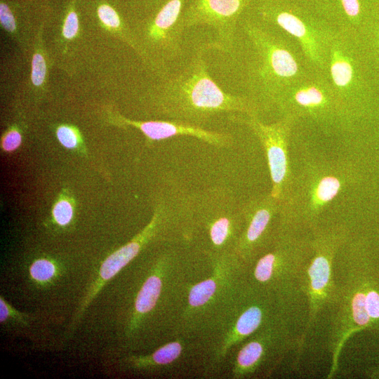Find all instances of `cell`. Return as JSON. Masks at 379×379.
<instances>
[{
    "instance_id": "cell-1",
    "label": "cell",
    "mask_w": 379,
    "mask_h": 379,
    "mask_svg": "<svg viewBox=\"0 0 379 379\" xmlns=\"http://www.w3.org/2000/svg\"><path fill=\"white\" fill-rule=\"evenodd\" d=\"M206 60L221 88L247 99L262 121L274 115L278 100L290 86L314 71L291 36L245 13L230 44L209 41Z\"/></svg>"
},
{
    "instance_id": "cell-2",
    "label": "cell",
    "mask_w": 379,
    "mask_h": 379,
    "mask_svg": "<svg viewBox=\"0 0 379 379\" xmlns=\"http://www.w3.org/2000/svg\"><path fill=\"white\" fill-rule=\"evenodd\" d=\"M209 42L197 44L179 65L161 77L152 98L164 120L206 128L225 114L258 117L247 99L227 93L213 79L206 60Z\"/></svg>"
},
{
    "instance_id": "cell-3",
    "label": "cell",
    "mask_w": 379,
    "mask_h": 379,
    "mask_svg": "<svg viewBox=\"0 0 379 379\" xmlns=\"http://www.w3.org/2000/svg\"><path fill=\"white\" fill-rule=\"evenodd\" d=\"M246 284V265L235 253L201 255L185 284L175 335L200 341Z\"/></svg>"
},
{
    "instance_id": "cell-4",
    "label": "cell",
    "mask_w": 379,
    "mask_h": 379,
    "mask_svg": "<svg viewBox=\"0 0 379 379\" xmlns=\"http://www.w3.org/2000/svg\"><path fill=\"white\" fill-rule=\"evenodd\" d=\"M361 178L358 164L352 160L305 159L280 204L277 230L310 232L321 225L326 207Z\"/></svg>"
},
{
    "instance_id": "cell-5",
    "label": "cell",
    "mask_w": 379,
    "mask_h": 379,
    "mask_svg": "<svg viewBox=\"0 0 379 379\" xmlns=\"http://www.w3.org/2000/svg\"><path fill=\"white\" fill-rule=\"evenodd\" d=\"M367 61L357 34L338 31L322 72L340 105L347 135L353 136L358 146L367 145L361 132L379 117L377 100L367 77Z\"/></svg>"
},
{
    "instance_id": "cell-6",
    "label": "cell",
    "mask_w": 379,
    "mask_h": 379,
    "mask_svg": "<svg viewBox=\"0 0 379 379\" xmlns=\"http://www.w3.org/2000/svg\"><path fill=\"white\" fill-rule=\"evenodd\" d=\"M295 306L246 284L200 340L203 365L214 371L227 361L232 351L262 327L281 319H294Z\"/></svg>"
},
{
    "instance_id": "cell-7",
    "label": "cell",
    "mask_w": 379,
    "mask_h": 379,
    "mask_svg": "<svg viewBox=\"0 0 379 379\" xmlns=\"http://www.w3.org/2000/svg\"><path fill=\"white\" fill-rule=\"evenodd\" d=\"M302 233L277 230L270 247L246 266L248 284L288 304L305 300V274L312 246L310 232Z\"/></svg>"
},
{
    "instance_id": "cell-8",
    "label": "cell",
    "mask_w": 379,
    "mask_h": 379,
    "mask_svg": "<svg viewBox=\"0 0 379 379\" xmlns=\"http://www.w3.org/2000/svg\"><path fill=\"white\" fill-rule=\"evenodd\" d=\"M189 204L192 246L208 258L235 253L244 227L241 203L216 187L190 195Z\"/></svg>"
},
{
    "instance_id": "cell-9",
    "label": "cell",
    "mask_w": 379,
    "mask_h": 379,
    "mask_svg": "<svg viewBox=\"0 0 379 379\" xmlns=\"http://www.w3.org/2000/svg\"><path fill=\"white\" fill-rule=\"evenodd\" d=\"M244 13L291 36L310 67L324 70L330 45L338 31L316 9L290 5L288 0H254Z\"/></svg>"
},
{
    "instance_id": "cell-10",
    "label": "cell",
    "mask_w": 379,
    "mask_h": 379,
    "mask_svg": "<svg viewBox=\"0 0 379 379\" xmlns=\"http://www.w3.org/2000/svg\"><path fill=\"white\" fill-rule=\"evenodd\" d=\"M349 236L347 226L341 223L321 224L310 232L312 255L306 267L304 286L307 317L302 343L319 317L330 311L338 300L335 262Z\"/></svg>"
},
{
    "instance_id": "cell-11",
    "label": "cell",
    "mask_w": 379,
    "mask_h": 379,
    "mask_svg": "<svg viewBox=\"0 0 379 379\" xmlns=\"http://www.w3.org/2000/svg\"><path fill=\"white\" fill-rule=\"evenodd\" d=\"M274 115L277 119L289 117L297 121L305 119L325 132L347 135L340 105L322 72L314 71L290 86L278 100Z\"/></svg>"
},
{
    "instance_id": "cell-12",
    "label": "cell",
    "mask_w": 379,
    "mask_h": 379,
    "mask_svg": "<svg viewBox=\"0 0 379 379\" xmlns=\"http://www.w3.org/2000/svg\"><path fill=\"white\" fill-rule=\"evenodd\" d=\"M188 1L164 0L146 13L139 25L138 51L160 77L179 65L185 57L180 20Z\"/></svg>"
},
{
    "instance_id": "cell-13",
    "label": "cell",
    "mask_w": 379,
    "mask_h": 379,
    "mask_svg": "<svg viewBox=\"0 0 379 379\" xmlns=\"http://www.w3.org/2000/svg\"><path fill=\"white\" fill-rule=\"evenodd\" d=\"M294 319H281L257 331L230 353L231 378H252L277 365L297 345L302 346L301 335L294 331Z\"/></svg>"
},
{
    "instance_id": "cell-14",
    "label": "cell",
    "mask_w": 379,
    "mask_h": 379,
    "mask_svg": "<svg viewBox=\"0 0 379 379\" xmlns=\"http://www.w3.org/2000/svg\"><path fill=\"white\" fill-rule=\"evenodd\" d=\"M230 121L247 126L260 141L267 159L271 179L270 194L281 204L291 185L293 173L288 155L289 140L295 121L289 117L265 122L256 116L232 114Z\"/></svg>"
},
{
    "instance_id": "cell-15",
    "label": "cell",
    "mask_w": 379,
    "mask_h": 379,
    "mask_svg": "<svg viewBox=\"0 0 379 379\" xmlns=\"http://www.w3.org/2000/svg\"><path fill=\"white\" fill-rule=\"evenodd\" d=\"M244 227L235 253L246 266L267 251L277 233L280 203L270 192L241 203Z\"/></svg>"
},
{
    "instance_id": "cell-16",
    "label": "cell",
    "mask_w": 379,
    "mask_h": 379,
    "mask_svg": "<svg viewBox=\"0 0 379 379\" xmlns=\"http://www.w3.org/2000/svg\"><path fill=\"white\" fill-rule=\"evenodd\" d=\"M254 0H189L180 20L186 29L206 25L215 32L214 41L222 46L231 44L238 22L246 9Z\"/></svg>"
},
{
    "instance_id": "cell-17",
    "label": "cell",
    "mask_w": 379,
    "mask_h": 379,
    "mask_svg": "<svg viewBox=\"0 0 379 379\" xmlns=\"http://www.w3.org/2000/svg\"><path fill=\"white\" fill-rule=\"evenodd\" d=\"M123 126L139 129L149 141H157L175 136H191L216 147H227L233 142L231 134L212 131L198 126L171 120L133 121L119 117Z\"/></svg>"
},
{
    "instance_id": "cell-18",
    "label": "cell",
    "mask_w": 379,
    "mask_h": 379,
    "mask_svg": "<svg viewBox=\"0 0 379 379\" xmlns=\"http://www.w3.org/2000/svg\"><path fill=\"white\" fill-rule=\"evenodd\" d=\"M95 12L98 20L110 30L116 31L134 48H138L136 41L128 31L124 20L116 7L107 0H93Z\"/></svg>"
},
{
    "instance_id": "cell-19",
    "label": "cell",
    "mask_w": 379,
    "mask_h": 379,
    "mask_svg": "<svg viewBox=\"0 0 379 379\" xmlns=\"http://www.w3.org/2000/svg\"><path fill=\"white\" fill-rule=\"evenodd\" d=\"M47 65L45 57L41 51H36L32 58L31 80L36 87H41L46 77Z\"/></svg>"
},
{
    "instance_id": "cell-20",
    "label": "cell",
    "mask_w": 379,
    "mask_h": 379,
    "mask_svg": "<svg viewBox=\"0 0 379 379\" xmlns=\"http://www.w3.org/2000/svg\"><path fill=\"white\" fill-rule=\"evenodd\" d=\"M55 272V267L53 262L46 259L36 260L30 267V274L32 278L39 281L50 280Z\"/></svg>"
},
{
    "instance_id": "cell-21",
    "label": "cell",
    "mask_w": 379,
    "mask_h": 379,
    "mask_svg": "<svg viewBox=\"0 0 379 379\" xmlns=\"http://www.w3.org/2000/svg\"><path fill=\"white\" fill-rule=\"evenodd\" d=\"M53 215L58 225L65 226L69 224L73 216V207L70 202L65 199L57 201L53 209Z\"/></svg>"
},
{
    "instance_id": "cell-22",
    "label": "cell",
    "mask_w": 379,
    "mask_h": 379,
    "mask_svg": "<svg viewBox=\"0 0 379 379\" xmlns=\"http://www.w3.org/2000/svg\"><path fill=\"white\" fill-rule=\"evenodd\" d=\"M0 22L3 28L8 32L13 33L16 30L14 11L5 0H1L0 2Z\"/></svg>"
},
{
    "instance_id": "cell-23",
    "label": "cell",
    "mask_w": 379,
    "mask_h": 379,
    "mask_svg": "<svg viewBox=\"0 0 379 379\" xmlns=\"http://www.w3.org/2000/svg\"><path fill=\"white\" fill-rule=\"evenodd\" d=\"M56 135L59 142L66 148L73 149L78 145V134L75 128L71 126L67 125L59 126L56 131Z\"/></svg>"
},
{
    "instance_id": "cell-24",
    "label": "cell",
    "mask_w": 379,
    "mask_h": 379,
    "mask_svg": "<svg viewBox=\"0 0 379 379\" xmlns=\"http://www.w3.org/2000/svg\"><path fill=\"white\" fill-rule=\"evenodd\" d=\"M365 302L371 321L379 320V293L375 290H368L366 293Z\"/></svg>"
},
{
    "instance_id": "cell-25",
    "label": "cell",
    "mask_w": 379,
    "mask_h": 379,
    "mask_svg": "<svg viewBox=\"0 0 379 379\" xmlns=\"http://www.w3.org/2000/svg\"><path fill=\"white\" fill-rule=\"evenodd\" d=\"M21 141L20 133L16 129H11L4 135L1 146L4 151L11 152L20 146Z\"/></svg>"
},
{
    "instance_id": "cell-26",
    "label": "cell",
    "mask_w": 379,
    "mask_h": 379,
    "mask_svg": "<svg viewBox=\"0 0 379 379\" xmlns=\"http://www.w3.org/2000/svg\"><path fill=\"white\" fill-rule=\"evenodd\" d=\"M164 0H135L138 6L145 13H147L157 7Z\"/></svg>"
}]
</instances>
